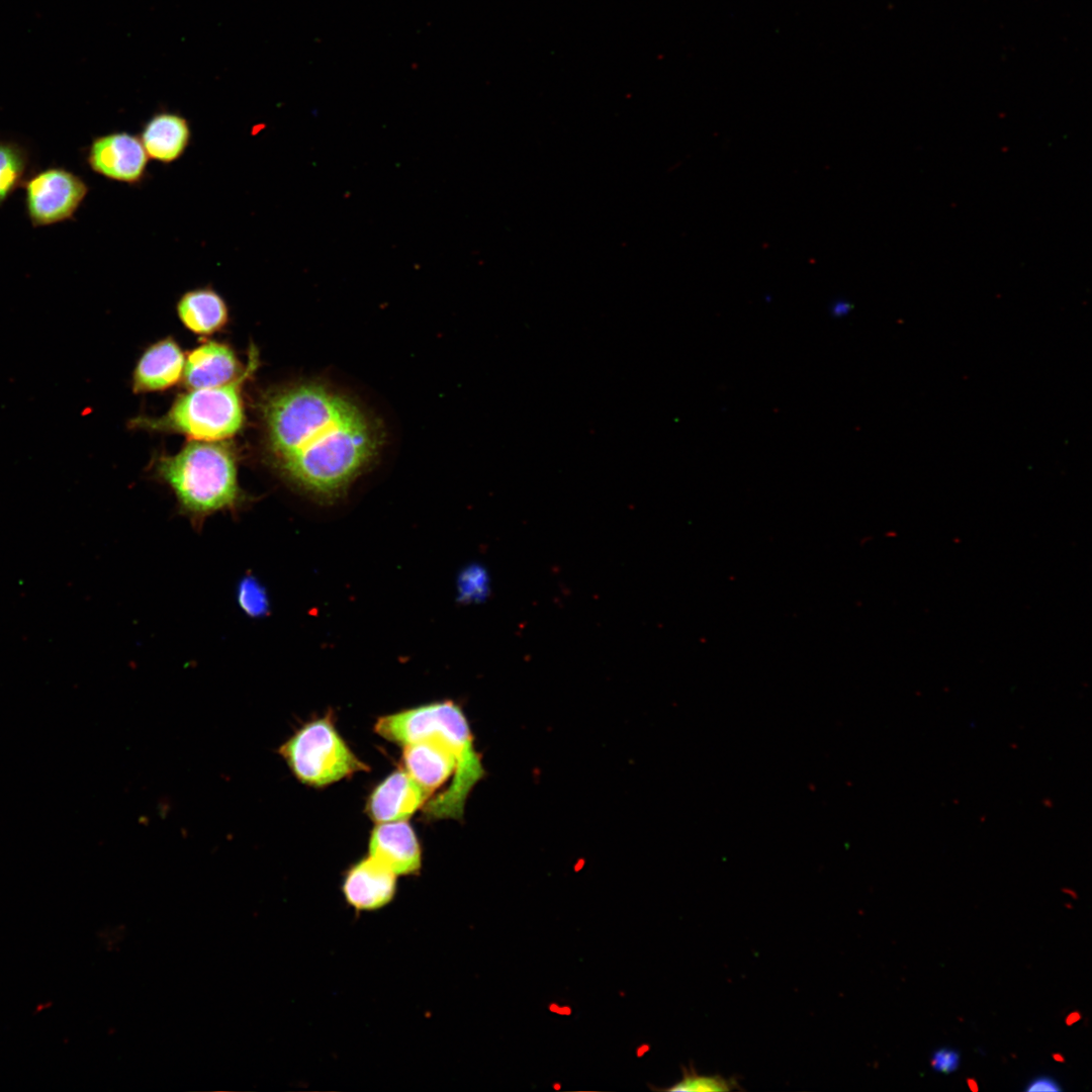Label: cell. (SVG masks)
I'll return each mask as SVG.
<instances>
[{"label": "cell", "mask_w": 1092, "mask_h": 1092, "mask_svg": "<svg viewBox=\"0 0 1092 1092\" xmlns=\"http://www.w3.org/2000/svg\"><path fill=\"white\" fill-rule=\"evenodd\" d=\"M263 417L275 468L322 502L341 497L383 446L379 422L354 397L321 381L276 390Z\"/></svg>", "instance_id": "1"}, {"label": "cell", "mask_w": 1092, "mask_h": 1092, "mask_svg": "<svg viewBox=\"0 0 1092 1092\" xmlns=\"http://www.w3.org/2000/svg\"><path fill=\"white\" fill-rule=\"evenodd\" d=\"M374 728L403 747V769L430 795L453 775L451 785L428 801L424 812L428 819H461L485 770L460 707L448 701L432 703L383 716Z\"/></svg>", "instance_id": "2"}, {"label": "cell", "mask_w": 1092, "mask_h": 1092, "mask_svg": "<svg viewBox=\"0 0 1092 1092\" xmlns=\"http://www.w3.org/2000/svg\"><path fill=\"white\" fill-rule=\"evenodd\" d=\"M157 471L195 527L214 513L236 512L244 503L235 456L216 441L189 443L179 453L161 458Z\"/></svg>", "instance_id": "3"}, {"label": "cell", "mask_w": 1092, "mask_h": 1092, "mask_svg": "<svg viewBox=\"0 0 1092 1092\" xmlns=\"http://www.w3.org/2000/svg\"><path fill=\"white\" fill-rule=\"evenodd\" d=\"M249 369L223 385L191 389L180 395L161 419L151 427L183 433L197 441H220L234 436L244 422L241 383Z\"/></svg>", "instance_id": "4"}, {"label": "cell", "mask_w": 1092, "mask_h": 1092, "mask_svg": "<svg viewBox=\"0 0 1092 1092\" xmlns=\"http://www.w3.org/2000/svg\"><path fill=\"white\" fill-rule=\"evenodd\" d=\"M292 775L310 787H325L368 770L328 717L307 722L278 748Z\"/></svg>", "instance_id": "5"}, {"label": "cell", "mask_w": 1092, "mask_h": 1092, "mask_svg": "<svg viewBox=\"0 0 1092 1092\" xmlns=\"http://www.w3.org/2000/svg\"><path fill=\"white\" fill-rule=\"evenodd\" d=\"M22 187L25 214L33 228L74 219L89 192L81 176L61 166L30 173Z\"/></svg>", "instance_id": "6"}, {"label": "cell", "mask_w": 1092, "mask_h": 1092, "mask_svg": "<svg viewBox=\"0 0 1092 1092\" xmlns=\"http://www.w3.org/2000/svg\"><path fill=\"white\" fill-rule=\"evenodd\" d=\"M84 159L95 174L127 185H139L145 180L150 160L140 136L128 131L95 136Z\"/></svg>", "instance_id": "7"}, {"label": "cell", "mask_w": 1092, "mask_h": 1092, "mask_svg": "<svg viewBox=\"0 0 1092 1092\" xmlns=\"http://www.w3.org/2000/svg\"><path fill=\"white\" fill-rule=\"evenodd\" d=\"M341 889L346 903L356 912H373L392 902L397 891V876L368 855L348 869Z\"/></svg>", "instance_id": "8"}, {"label": "cell", "mask_w": 1092, "mask_h": 1092, "mask_svg": "<svg viewBox=\"0 0 1092 1092\" xmlns=\"http://www.w3.org/2000/svg\"><path fill=\"white\" fill-rule=\"evenodd\" d=\"M369 855L396 876L417 875L422 868L421 846L406 820L378 823L369 840Z\"/></svg>", "instance_id": "9"}, {"label": "cell", "mask_w": 1092, "mask_h": 1092, "mask_svg": "<svg viewBox=\"0 0 1092 1092\" xmlns=\"http://www.w3.org/2000/svg\"><path fill=\"white\" fill-rule=\"evenodd\" d=\"M430 796L404 769H399L373 790L367 811L376 823L406 820L426 805Z\"/></svg>", "instance_id": "10"}, {"label": "cell", "mask_w": 1092, "mask_h": 1092, "mask_svg": "<svg viewBox=\"0 0 1092 1092\" xmlns=\"http://www.w3.org/2000/svg\"><path fill=\"white\" fill-rule=\"evenodd\" d=\"M139 136L150 159L168 165L185 154L192 132L186 117L162 110L144 123Z\"/></svg>", "instance_id": "11"}, {"label": "cell", "mask_w": 1092, "mask_h": 1092, "mask_svg": "<svg viewBox=\"0 0 1092 1092\" xmlns=\"http://www.w3.org/2000/svg\"><path fill=\"white\" fill-rule=\"evenodd\" d=\"M239 367L230 347L208 342L189 354L183 374L185 383L191 389L215 387L238 378Z\"/></svg>", "instance_id": "12"}, {"label": "cell", "mask_w": 1092, "mask_h": 1092, "mask_svg": "<svg viewBox=\"0 0 1092 1092\" xmlns=\"http://www.w3.org/2000/svg\"><path fill=\"white\" fill-rule=\"evenodd\" d=\"M184 355L175 341L165 339L151 346L133 373L135 391H156L174 385L184 372Z\"/></svg>", "instance_id": "13"}, {"label": "cell", "mask_w": 1092, "mask_h": 1092, "mask_svg": "<svg viewBox=\"0 0 1092 1092\" xmlns=\"http://www.w3.org/2000/svg\"><path fill=\"white\" fill-rule=\"evenodd\" d=\"M177 312L186 328L200 335L219 330L228 321L224 299L209 286L186 291L178 300Z\"/></svg>", "instance_id": "14"}, {"label": "cell", "mask_w": 1092, "mask_h": 1092, "mask_svg": "<svg viewBox=\"0 0 1092 1092\" xmlns=\"http://www.w3.org/2000/svg\"><path fill=\"white\" fill-rule=\"evenodd\" d=\"M31 153L22 143L0 139V207L30 174Z\"/></svg>", "instance_id": "15"}, {"label": "cell", "mask_w": 1092, "mask_h": 1092, "mask_svg": "<svg viewBox=\"0 0 1092 1092\" xmlns=\"http://www.w3.org/2000/svg\"><path fill=\"white\" fill-rule=\"evenodd\" d=\"M738 1088V1083L734 1078L726 1079L720 1075H701L691 1067L682 1069V1078L675 1082L671 1087L666 1088V1091H688V1092H724L732 1091Z\"/></svg>", "instance_id": "16"}, {"label": "cell", "mask_w": 1092, "mask_h": 1092, "mask_svg": "<svg viewBox=\"0 0 1092 1092\" xmlns=\"http://www.w3.org/2000/svg\"><path fill=\"white\" fill-rule=\"evenodd\" d=\"M238 602L251 617L266 615L269 604L265 588L253 576L242 579L238 586Z\"/></svg>", "instance_id": "17"}, {"label": "cell", "mask_w": 1092, "mask_h": 1092, "mask_svg": "<svg viewBox=\"0 0 1092 1092\" xmlns=\"http://www.w3.org/2000/svg\"><path fill=\"white\" fill-rule=\"evenodd\" d=\"M459 599L476 601L485 597L487 579L484 570L478 566L467 567L458 579Z\"/></svg>", "instance_id": "18"}, {"label": "cell", "mask_w": 1092, "mask_h": 1092, "mask_svg": "<svg viewBox=\"0 0 1092 1092\" xmlns=\"http://www.w3.org/2000/svg\"><path fill=\"white\" fill-rule=\"evenodd\" d=\"M961 1065V1054L958 1050L942 1046L935 1050L930 1057V1066L934 1072L951 1074Z\"/></svg>", "instance_id": "19"}, {"label": "cell", "mask_w": 1092, "mask_h": 1092, "mask_svg": "<svg viewBox=\"0 0 1092 1092\" xmlns=\"http://www.w3.org/2000/svg\"><path fill=\"white\" fill-rule=\"evenodd\" d=\"M1025 1092H1062L1061 1084L1050 1075H1039L1031 1079L1024 1088Z\"/></svg>", "instance_id": "20"}, {"label": "cell", "mask_w": 1092, "mask_h": 1092, "mask_svg": "<svg viewBox=\"0 0 1092 1092\" xmlns=\"http://www.w3.org/2000/svg\"><path fill=\"white\" fill-rule=\"evenodd\" d=\"M1067 1024L1071 1025L1080 1019V1014L1077 1011L1072 1012L1066 1018Z\"/></svg>", "instance_id": "21"}, {"label": "cell", "mask_w": 1092, "mask_h": 1092, "mask_svg": "<svg viewBox=\"0 0 1092 1092\" xmlns=\"http://www.w3.org/2000/svg\"><path fill=\"white\" fill-rule=\"evenodd\" d=\"M968 1086L972 1091H977L978 1090V1084L973 1079H968Z\"/></svg>", "instance_id": "22"}]
</instances>
